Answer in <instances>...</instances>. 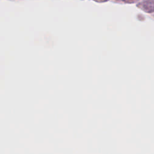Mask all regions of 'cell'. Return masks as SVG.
<instances>
[{
    "instance_id": "cell-2",
    "label": "cell",
    "mask_w": 154,
    "mask_h": 154,
    "mask_svg": "<svg viewBox=\"0 0 154 154\" xmlns=\"http://www.w3.org/2000/svg\"><path fill=\"white\" fill-rule=\"evenodd\" d=\"M96 2H106V1H108V0H94Z\"/></svg>"
},
{
    "instance_id": "cell-1",
    "label": "cell",
    "mask_w": 154,
    "mask_h": 154,
    "mask_svg": "<svg viewBox=\"0 0 154 154\" xmlns=\"http://www.w3.org/2000/svg\"><path fill=\"white\" fill-rule=\"evenodd\" d=\"M123 1L125 2H135L137 0H123Z\"/></svg>"
}]
</instances>
